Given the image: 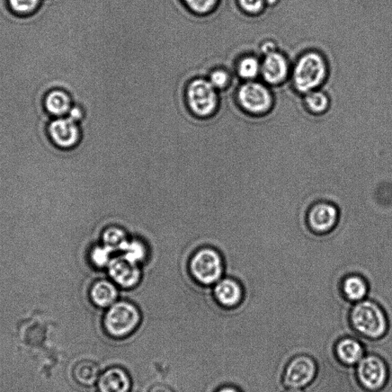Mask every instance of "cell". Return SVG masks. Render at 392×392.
I'll list each match as a JSON object with an SVG mask.
<instances>
[{
	"label": "cell",
	"instance_id": "cell-13",
	"mask_svg": "<svg viewBox=\"0 0 392 392\" xmlns=\"http://www.w3.org/2000/svg\"><path fill=\"white\" fill-rule=\"evenodd\" d=\"M88 298L95 307L106 310L120 299V289L108 278L97 279L89 287Z\"/></svg>",
	"mask_w": 392,
	"mask_h": 392
},
{
	"label": "cell",
	"instance_id": "cell-5",
	"mask_svg": "<svg viewBox=\"0 0 392 392\" xmlns=\"http://www.w3.org/2000/svg\"><path fill=\"white\" fill-rule=\"evenodd\" d=\"M186 102L191 112L200 118L216 114L219 104L217 90L207 78H195L186 88Z\"/></svg>",
	"mask_w": 392,
	"mask_h": 392
},
{
	"label": "cell",
	"instance_id": "cell-17",
	"mask_svg": "<svg viewBox=\"0 0 392 392\" xmlns=\"http://www.w3.org/2000/svg\"><path fill=\"white\" fill-rule=\"evenodd\" d=\"M149 254V247L145 240L137 236H130L120 253L129 262L140 266L146 262Z\"/></svg>",
	"mask_w": 392,
	"mask_h": 392
},
{
	"label": "cell",
	"instance_id": "cell-30",
	"mask_svg": "<svg viewBox=\"0 0 392 392\" xmlns=\"http://www.w3.org/2000/svg\"><path fill=\"white\" fill-rule=\"evenodd\" d=\"M149 392H174L172 388L163 384H157L150 388Z\"/></svg>",
	"mask_w": 392,
	"mask_h": 392
},
{
	"label": "cell",
	"instance_id": "cell-7",
	"mask_svg": "<svg viewBox=\"0 0 392 392\" xmlns=\"http://www.w3.org/2000/svg\"><path fill=\"white\" fill-rule=\"evenodd\" d=\"M105 271L108 278L119 289L135 288L142 279L141 267L129 262L120 254L114 255Z\"/></svg>",
	"mask_w": 392,
	"mask_h": 392
},
{
	"label": "cell",
	"instance_id": "cell-3",
	"mask_svg": "<svg viewBox=\"0 0 392 392\" xmlns=\"http://www.w3.org/2000/svg\"><path fill=\"white\" fill-rule=\"evenodd\" d=\"M350 319L353 326L365 336L376 338L387 331L388 322L384 311L373 301L358 302L351 312Z\"/></svg>",
	"mask_w": 392,
	"mask_h": 392
},
{
	"label": "cell",
	"instance_id": "cell-10",
	"mask_svg": "<svg viewBox=\"0 0 392 392\" xmlns=\"http://www.w3.org/2000/svg\"><path fill=\"white\" fill-rule=\"evenodd\" d=\"M213 296L217 304L225 309H234L242 304L245 288L238 279L224 276L212 287Z\"/></svg>",
	"mask_w": 392,
	"mask_h": 392
},
{
	"label": "cell",
	"instance_id": "cell-22",
	"mask_svg": "<svg viewBox=\"0 0 392 392\" xmlns=\"http://www.w3.org/2000/svg\"><path fill=\"white\" fill-rule=\"evenodd\" d=\"M116 254L101 242L94 243L89 248L87 261L97 270L105 271Z\"/></svg>",
	"mask_w": 392,
	"mask_h": 392
},
{
	"label": "cell",
	"instance_id": "cell-25",
	"mask_svg": "<svg viewBox=\"0 0 392 392\" xmlns=\"http://www.w3.org/2000/svg\"><path fill=\"white\" fill-rule=\"evenodd\" d=\"M305 102L310 111L314 114L325 112L329 104L328 97L324 93L315 91L307 94Z\"/></svg>",
	"mask_w": 392,
	"mask_h": 392
},
{
	"label": "cell",
	"instance_id": "cell-6",
	"mask_svg": "<svg viewBox=\"0 0 392 392\" xmlns=\"http://www.w3.org/2000/svg\"><path fill=\"white\" fill-rule=\"evenodd\" d=\"M238 101L249 114H262L270 110L273 104L272 95L264 85L247 82L240 87Z\"/></svg>",
	"mask_w": 392,
	"mask_h": 392
},
{
	"label": "cell",
	"instance_id": "cell-12",
	"mask_svg": "<svg viewBox=\"0 0 392 392\" xmlns=\"http://www.w3.org/2000/svg\"><path fill=\"white\" fill-rule=\"evenodd\" d=\"M338 219V212L333 204L319 202L312 207L308 212L307 221L312 231L324 234L332 231Z\"/></svg>",
	"mask_w": 392,
	"mask_h": 392
},
{
	"label": "cell",
	"instance_id": "cell-4",
	"mask_svg": "<svg viewBox=\"0 0 392 392\" xmlns=\"http://www.w3.org/2000/svg\"><path fill=\"white\" fill-rule=\"evenodd\" d=\"M326 75L325 59L319 53L310 51L300 58L294 68V85L299 92L307 94L321 85Z\"/></svg>",
	"mask_w": 392,
	"mask_h": 392
},
{
	"label": "cell",
	"instance_id": "cell-18",
	"mask_svg": "<svg viewBox=\"0 0 392 392\" xmlns=\"http://www.w3.org/2000/svg\"><path fill=\"white\" fill-rule=\"evenodd\" d=\"M336 351L338 358L346 365L358 363L362 359V346L353 338H346L338 342Z\"/></svg>",
	"mask_w": 392,
	"mask_h": 392
},
{
	"label": "cell",
	"instance_id": "cell-23",
	"mask_svg": "<svg viewBox=\"0 0 392 392\" xmlns=\"http://www.w3.org/2000/svg\"><path fill=\"white\" fill-rule=\"evenodd\" d=\"M261 66L257 58L247 56L239 61L237 73L240 78L250 82L261 73Z\"/></svg>",
	"mask_w": 392,
	"mask_h": 392
},
{
	"label": "cell",
	"instance_id": "cell-11",
	"mask_svg": "<svg viewBox=\"0 0 392 392\" xmlns=\"http://www.w3.org/2000/svg\"><path fill=\"white\" fill-rule=\"evenodd\" d=\"M49 133L52 142L60 148H73L81 140L78 123L68 118H59L52 121Z\"/></svg>",
	"mask_w": 392,
	"mask_h": 392
},
{
	"label": "cell",
	"instance_id": "cell-14",
	"mask_svg": "<svg viewBox=\"0 0 392 392\" xmlns=\"http://www.w3.org/2000/svg\"><path fill=\"white\" fill-rule=\"evenodd\" d=\"M288 62L281 53L274 51L265 55L261 66V74L267 83L278 85L288 77Z\"/></svg>",
	"mask_w": 392,
	"mask_h": 392
},
{
	"label": "cell",
	"instance_id": "cell-27",
	"mask_svg": "<svg viewBox=\"0 0 392 392\" xmlns=\"http://www.w3.org/2000/svg\"><path fill=\"white\" fill-rule=\"evenodd\" d=\"M208 80L216 90L222 91L228 86L231 76L226 69L217 68L212 71Z\"/></svg>",
	"mask_w": 392,
	"mask_h": 392
},
{
	"label": "cell",
	"instance_id": "cell-2",
	"mask_svg": "<svg viewBox=\"0 0 392 392\" xmlns=\"http://www.w3.org/2000/svg\"><path fill=\"white\" fill-rule=\"evenodd\" d=\"M141 311L135 302L119 299L105 311L103 325L106 333L115 338L129 336L138 327Z\"/></svg>",
	"mask_w": 392,
	"mask_h": 392
},
{
	"label": "cell",
	"instance_id": "cell-24",
	"mask_svg": "<svg viewBox=\"0 0 392 392\" xmlns=\"http://www.w3.org/2000/svg\"><path fill=\"white\" fill-rule=\"evenodd\" d=\"M7 4L14 13L29 16L38 10L42 0H7Z\"/></svg>",
	"mask_w": 392,
	"mask_h": 392
},
{
	"label": "cell",
	"instance_id": "cell-21",
	"mask_svg": "<svg viewBox=\"0 0 392 392\" xmlns=\"http://www.w3.org/2000/svg\"><path fill=\"white\" fill-rule=\"evenodd\" d=\"M44 106L49 113L59 118L68 114L73 106L70 96L61 90L49 92L44 100Z\"/></svg>",
	"mask_w": 392,
	"mask_h": 392
},
{
	"label": "cell",
	"instance_id": "cell-33",
	"mask_svg": "<svg viewBox=\"0 0 392 392\" xmlns=\"http://www.w3.org/2000/svg\"><path fill=\"white\" fill-rule=\"evenodd\" d=\"M286 392H302V391L299 388H290V389H289Z\"/></svg>",
	"mask_w": 392,
	"mask_h": 392
},
{
	"label": "cell",
	"instance_id": "cell-1",
	"mask_svg": "<svg viewBox=\"0 0 392 392\" xmlns=\"http://www.w3.org/2000/svg\"><path fill=\"white\" fill-rule=\"evenodd\" d=\"M189 270L193 279L203 286L213 287L225 276L223 257L210 246L202 247L190 257Z\"/></svg>",
	"mask_w": 392,
	"mask_h": 392
},
{
	"label": "cell",
	"instance_id": "cell-31",
	"mask_svg": "<svg viewBox=\"0 0 392 392\" xmlns=\"http://www.w3.org/2000/svg\"><path fill=\"white\" fill-rule=\"evenodd\" d=\"M263 51L264 54H269V53L276 51L275 44L273 42H265L262 47Z\"/></svg>",
	"mask_w": 392,
	"mask_h": 392
},
{
	"label": "cell",
	"instance_id": "cell-28",
	"mask_svg": "<svg viewBox=\"0 0 392 392\" xmlns=\"http://www.w3.org/2000/svg\"><path fill=\"white\" fill-rule=\"evenodd\" d=\"M240 6L248 13H257L262 11L264 0H239Z\"/></svg>",
	"mask_w": 392,
	"mask_h": 392
},
{
	"label": "cell",
	"instance_id": "cell-20",
	"mask_svg": "<svg viewBox=\"0 0 392 392\" xmlns=\"http://www.w3.org/2000/svg\"><path fill=\"white\" fill-rule=\"evenodd\" d=\"M73 376L78 384L91 386L100 377V369L98 365L92 360L78 362L73 369Z\"/></svg>",
	"mask_w": 392,
	"mask_h": 392
},
{
	"label": "cell",
	"instance_id": "cell-8",
	"mask_svg": "<svg viewBox=\"0 0 392 392\" xmlns=\"http://www.w3.org/2000/svg\"><path fill=\"white\" fill-rule=\"evenodd\" d=\"M357 375L365 388L376 391L385 386L388 369L385 362L379 356L368 355L359 362Z\"/></svg>",
	"mask_w": 392,
	"mask_h": 392
},
{
	"label": "cell",
	"instance_id": "cell-29",
	"mask_svg": "<svg viewBox=\"0 0 392 392\" xmlns=\"http://www.w3.org/2000/svg\"><path fill=\"white\" fill-rule=\"evenodd\" d=\"M68 118L77 123L82 121L84 118V112L82 108H79V106H71L68 114Z\"/></svg>",
	"mask_w": 392,
	"mask_h": 392
},
{
	"label": "cell",
	"instance_id": "cell-16",
	"mask_svg": "<svg viewBox=\"0 0 392 392\" xmlns=\"http://www.w3.org/2000/svg\"><path fill=\"white\" fill-rule=\"evenodd\" d=\"M130 237L123 228L118 225H110L102 230L100 242L117 255L122 252Z\"/></svg>",
	"mask_w": 392,
	"mask_h": 392
},
{
	"label": "cell",
	"instance_id": "cell-9",
	"mask_svg": "<svg viewBox=\"0 0 392 392\" xmlns=\"http://www.w3.org/2000/svg\"><path fill=\"white\" fill-rule=\"evenodd\" d=\"M317 367L313 360L301 355L292 360L284 373L285 384L290 388L305 387L314 379Z\"/></svg>",
	"mask_w": 392,
	"mask_h": 392
},
{
	"label": "cell",
	"instance_id": "cell-19",
	"mask_svg": "<svg viewBox=\"0 0 392 392\" xmlns=\"http://www.w3.org/2000/svg\"><path fill=\"white\" fill-rule=\"evenodd\" d=\"M342 290L347 300L360 302L367 295L368 284L361 276L353 274L343 280Z\"/></svg>",
	"mask_w": 392,
	"mask_h": 392
},
{
	"label": "cell",
	"instance_id": "cell-35",
	"mask_svg": "<svg viewBox=\"0 0 392 392\" xmlns=\"http://www.w3.org/2000/svg\"><path fill=\"white\" fill-rule=\"evenodd\" d=\"M133 392H137V391H133Z\"/></svg>",
	"mask_w": 392,
	"mask_h": 392
},
{
	"label": "cell",
	"instance_id": "cell-34",
	"mask_svg": "<svg viewBox=\"0 0 392 392\" xmlns=\"http://www.w3.org/2000/svg\"><path fill=\"white\" fill-rule=\"evenodd\" d=\"M267 1H269V4H273L275 2V0H267Z\"/></svg>",
	"mask_w": 392,
	"mask_h": 392
},
{
	"label": "cell",
	"instance_id": "cell-15",
	"mask_svg": "<svg viewBox=\"0 0 392 392\" xmlns=\"http://www.w3.org/2000/svg\"><path fill=\"white\" fill-rule=\"evenodd\" d=\"M131 381L128 373L121 367H111L100 375L97 380L99 392H129Z\"/></svg>",
	"mask_w": 392,
	"mask_h": 392
},
{
	"label": "cell",
	"instance_id": "cell-32",
	"mask_svg": "<svg viewBox=\"0 0 392 392\" xmlns=\"http://www.w3.org/2000/svg\"><path fill=\"white\" fill-rule=\"evenodd\" d=\"M216 392H239V391L234 387L225 386L221 388Z\"/></svg>",
	"mask_w": 392,
	"mask_h": 392
},
{
	"label": "cell",
	"instance_id": "cell-26",
	"mask_svg": "<svg viewBox=\"0 0 392 392\" xmlns=\"http://www.w3.org/2000/svg\"><path fill=\"white\" fill-rule=\"evenodd\" d=\"M192 13L204 16L209 14L216 8L218 0H183Z\"/></svg>",
	"mask_w": 392,
	"mask_h": 392
}]
</instances>
